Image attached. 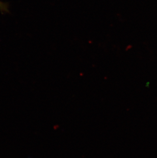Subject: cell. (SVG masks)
<instances>
[{"instance_id": "obj_1", "label": "cell", "mask_w": 157, "mask_h": 158, "mask_svg": "<svg viewBox=\"0 0 157 158\" xmlns=\"http://www.w3.org/2000/svg\"><path fill=\"white\" fill-rule=\"evenodd\" d=\"M6 7L4 4H3L2 2L0 1V9L2 10H5L6 9Z\"/></svg>"}]
</instances>
